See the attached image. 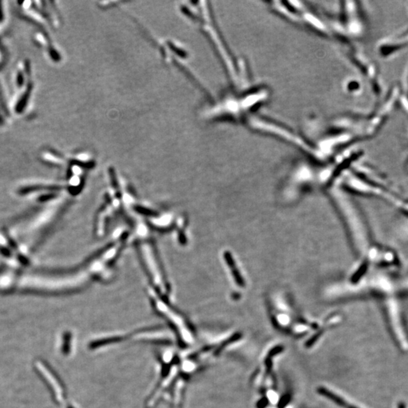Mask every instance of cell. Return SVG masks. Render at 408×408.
I'll return each instance as SVG.
<instances>
[{"instance_id":"cell-1","label":"cell","mask_w":408,"mask_h":408,"mask_svg":"<svg viewBox=\"0 0 408 408\" xmlns=\"http://www.w3.org/2000/svg\"><path fill=\"white\" fill-rule=\"evenodd\" d=\"M241 334H234V336H232V337H231V338H229V339H228V340L225 341V342H224L223 343H222V345H221V346H219V348H218V349H217L216 352H215V354H219V353H220L221 351H222V349H225V348H226V346H227L228 345H229V344L232 343V342H235V341L238 340V339H240V338H241Z\"/></svg>"},{"instance_id":"cell-2","label":"cell","mask_w":408,"mask_h":408,"mask_svg":"<svg viewBox=\"0 0 408 408\" xmlns=\"http://www.w3.org/2000/svg\"><path fill=\"white\" fill-rule=\"evenodd\" d=\"M284 347L283 346H277V347L274 348L270 352L269 354H268V357H270V358H272L273 356L279 354L281 353V352H283Z\"/></svg>"},{"instance_id":"cell-3","label":"cell","mask_w":408,"mask_h":408,"mask_svg":"<svg viewBox=\"0 0 408 408\" xmlns=\"http://www.w3.org/2000/svg\"><path fill=\"white\" fill-rule=\"evenodd\" d=\"M290 395H285L284 396H283V398H281V401L279 402V404H278V407H279V408H284V407L287 405L288 402H290Z\"/></svg>"},{"instance_id":"cell-4","label":"cell","mask_w":408,"mask_h":408,"mask_svg":"<svg viewBox=\"0 0 408 408\" xmlns=\"http://www.w3.org/2000/svg\"><path fill=\"white\" fill-rule=\"evenodd\" d=\"M268 401L267 398H264V399H262L259 401V403H258L257 407L259 408H264L266 405H268Z\"/></svg>"}]
</instances>
